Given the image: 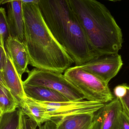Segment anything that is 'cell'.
I'll return each mask as SVG.
<instances>
[{
  "label": "cell",
  "mask_w": 129,
  "mask_h": 129,
  "mask_svg": "<svg viewBox=\"0 0 129 129\" xmlns=\"http://www.w3.org/2000/svg\"><path fill=\"white\" fill-rule=\"evenodd\" d=\"M22 11L23 43L28 54L29 64L38 69L64 73L73 61L49 30L38 5L23 3Z\"/></svg>",
  "instance_id": "obj_1"
},
{
  "label": "cell",
  "mask_w": 129,
  "mask_h": 129,
  "mask_svg": "<svg viewBox=\"0 0 129 129\" xmlns=\"http://www.w3.org/2000/svg\"><path fill=\"white\" fill-rule=\"evenodd\" d=\"M38 5L49 30L76 66L98 56L68 0H40Z\"/></svg>",
  "instance_id": "obj_2"
},
{
  "label": "cell",
  "mask_w": 129,
  "mask_h": 129,
  "mask_svg": "<svg viewBox=\"0 0 129 129\" xmlns=\"http://www.w3.org/2000/svg\"><path fill=\"white\" fill-rule=\"evenodd\" d=\"M68 1L94 51L99 56L118 53L122 33L107 8L96 0Z\"/></svg>",
  "instance_id": "obj_3"
},
{
  "label": "cell",
  "mask_w": 129,
  "mask_h": 129,
  "mask_svg": "<svg viewBox=\"0 0 129 129\" xmlns=\"http://www.w3.org/2000/svg\"><path fill=\"white\" fill-rule=\"evenodd\" d=\"M64 75L87 101L106 104L114 98L108 84L86 72L80 66L69 68L64 71Z\"/></svg>",
  "instance_id": "obj_4"
},
{
  "label": "cell",
  "mask_w": 129,
  "mask_h": 129,
  "mask_svg": "<svg viewBox=\"0 0 129 129\" xmlns=\"http://www.w3.org/2000/svg\"><path fill=\"white\" fill-rule=\"evenodd\" d=\"M23 85L39 86L52 89L63 95L69 101H82L85 97L65 78L64 74L35 68L29 71Z\"/></svg>",
  "instance_id": "obj_5"
},
{
  "label": "cell",
  "mask_w": 129,
  "mask_h": 129,
  "mask_svg": "<svg viewBox=\"0 0 129 129\" xmlns=\"http://www.w3.org/2000/svg\"><path fill=\"white\" fill-rule=\"evenodd\" d=\"M38 102L46 110L50 121L55 123L67 116L82 114H94L105 104L99 102L84 100L64 102Z\"/></svg>",
  "instance_id": "obj_6"
},
{
  "label": "cell",
  "mask_w": 129,
  "mask_h": 129,
  "mask_svg": "<svg viewBox=\"0 0 129 129\" xmlns=\"http://www.w3.org/2000/svg\"><path fill=\"white\" fill-rule=\"evenodd\" d=\"M123 64L121 55L116 53L101 55L79 66L108 84L117 75Z\"/></svg>",
  "instance_id": "obj_7"
},
{
  "label": "cell",
  "mask_w": 129,
  "mask_h": 129,
  "mask_svg": "<svg viewBox=\"0 0 129 129\" xmlns=\"http://www.w3.org/2000/svg\"><path fill=\"white\" fill-rule=\"evenodd\" d=\"M122 107L117 97L94 113L92 129H119Z\"/></svg>",
  "instance_id": "obj_8"
},
{
  "label": "cell",
  "mask_w": 129,
  "mask_h": 129,
  "mask_svg": "<svg viewBox=\"0 0 129 129\" xmlns=\"http://www.w3.org/2000/svg\"><path fill=\"white\" fill-rule=\"evenodd\" d=\"M7 4V20L10 36L23 42L24 22L22 1L5 0L2 4Z\"/></svg>",
  "instance_id": "obj_9"
},
{
  "label": "cell",
  "mask_w": 129,
  "mask_h": 129,
  "mask_svg": "<svg viewBox=\"0 0 129 129\" xmlns=\"http://www.w3.org/2000/svg\"><path fill=\"white\" fill-rule=\"evenodd\" d=\"M7 54L10 57L21 78L24 73L30 71L28 68L29 63L28 54L23 42L9 36L5 44Z\"/></svg>",
  "instance_id": "obj_10"
},
{
  "label": "cell",
  "mask_w": 129,
  "mask_h": 129,
  "mask_svg": "<svg viewBox=\"0 0 129 129\" xmlns=\"http://www.w3.org/2000/svg\"><path fill=\"white\" fill-rule=\"evenodd\" d=\"M2 72L7 86L17 99L20 105L26 96L23 90L22 78L19 76L12 60L8 55Z\"/></svg>",
  "instance_id": "obj_11"
},
{
  "label": "cell",
  "mask_w": 129,
  "mask_h": 129,
  "mask_svg": "<svg viewBox=\"0 0 129 129\" xmlns=\"http://www.w3.org/2000/svg\"><path fill=\"white\" fill-rule=\"evenodd\" d=\"M26 96L39 102H59L69 101L68 99L59 92L42 86L23 85Z\"/></svg>",
  "instance_id": "obj_12"
},
{
  "label": "cell",
  "mask_w": 129,
  "mask_h": 129,
  "mask_svg": "<svg viewBox=\"0 0 129 129\" xmlns=\"http://www.w3.org/2000/svg\"><path fill=\"white\" fill-rule=\"evenodd\" d=\"M24 115L36 122L39 127L50 119L44 108L38 102L26 96L20 104Z\"/></svg>",
  "instance_id": "obj_13"
},
{
  "label": "cell",
  "mask_w": 129,
  "mask_h": 129,
  "mask_svg": "<svg viewBox=\"0 0 129 129\" xmlns=\"http://www.w3.org/2000/svg\"><path fill=\"white\" fill-rule=\"evenodd\" d=\"M93 115L82 114L65 117L55 123L56 129H92Z\"/></svg>",
  "instance_id": "obj_14"
},
{
  "label": "cell",
  "mask_w": 129,
  "mask_h": 129,
  "mask_svg": "<svg viewBox=\"0 0 129 129\" xmlns=\"http://www.w3.org/2000/svg\"><path fill=\"white\" fill-rule=\"evenodd\" d=\"M23 115L20 107L12 112L3 113L0 118V129H22Z\"/></svg>",
  "instance_id": "obj_15"
},
{
  "label": "cell",
  "mask_w": 129,
  "mask_h": 129,
  "mask_svg": "<svg viewBox=\"0 0 129 129\" xmlns=\"http://www.w3.org/2000/svg\"><path fill=\"white\" fill-rule=\"evenodd\" d=\"M19 107L18 101L10 89L0 84V109L3 113L12 112Z\"/></svg>",
  "instance_id": "obj_16"
},
{
  "label": "cell",
  "mask_w": 129,
  "mask_h": 129,
  "mask_svg": "<svg viewBox=\"0 0 129 129\" xmlns=\"http://www.w3.org/2000/svg\"><path fill=\"white\" fill-rule=\"evenodd\" d=\"M10 36L9 28L5 9L0 7V46L5 47V44Z\"/></svg>",
  "instance_id": "obj_17"
},
{
  "label": "cell",
  "mask_w": 129,
  "mask_h": 129,
  "mask_svg": "<svg viewBox=\"0 0 129 129\" xmlns=\"http://www.w3.org/2000/svg\"><path fill=\"white\" fill-rule=\"evenodd\" d=\"M126 91L123 97L119 98L122 107L123 111L129 118V85L125 84Z\"/></svg>",
  "instance_id": "obj_18"
},
{
  "label": "cell",
  "mask_w": 129,
  "mask_h": 129,
  "mask_svg": "<svg viewBox=\"0 0 129 129\" xmlns=\"http://www.w3.org/2000/svg\"><path fill=\"white\" fill-rule=\"evenodd\" d=\"M22 125L24 129H36L38 126L36 122L33 121L29 118H27L23 114L22 117Z\"/></svg>",
  "instance_id": "obj_19"
},
{
  "label": "cell",
  "mask_w": 129,
  "mask_h": 129,
  "mask_svg": "<svg viewBox=\"0 0 129 129\" xmlns=\"http://www.w3.org/2000/svg\"><path fill=\"white\" fill-rule=\"evenodd\" d=\"M119 129H129V118L123 111L120 116Z\"/></svg>",
  "instance_id": "obj_20"
},
{
  "label": "cell",
  "mask_w": 129,
  "mask_h": 129,
  "mask_svg": "<svg viewBox=\"0 0 129 129\" xmlns=\"http://www.w3.org/2000/svg\"><path fill=\"white\" fill-rule=\"evenodd\" d=\"M126 91V88L125 84L116 86L114 89V92L116 97L120 98L123 97Z\"/></svg>",
  "instance_id": "obj_21"
},
{
  "label": "cell",
  "mask_w": 129,
  "mask_h": 129,
  "mask_svg": "<svg viewBox=\"0 0 129 129\" xmlns=\"http://www.w3.org/2000/svg\"><path fill=\"white\" fill-rule=\"evenodd\" d=\"M7 54L5 47L0 46V69L3 70L6 60H7Z\"/></svg>",
  "instance_id": "obj_22"
},
{
  "label": "cell",
  "mask_w": 129,
  "mask_h": 129,
  "mask_svg": "<svg viewBox=\"0 0 129 129\" xmlns=\"http://www.w3.org/2000/svg\"><path fill=\"white\" fill-rule=\"evenodd\" d=\"M56 123L51 121H48L39 126V129H56Z\"/></svg>",
  "instance_id": "obj_23"
},
{
  "label": "cell",
  "mask_w": 129,
  "mask_h": 129,
  "mask_svg": "<svg viewBox=\"0 0 129 129\" xmlns=\"http://www.w3.org/2000/svg\"><path fill=\"white\" fill-rule=\"evenodd\" d=\"M22 4H38L40 0H21Z\"/></svg>",
  "instance_id": "obj_24"
},
{
  "label": "cell",
  "mask_w": 129,
  "mask_h": 129,
  "mask_svg": "<svg viewBox=\"0 0 129 129\" xmlns=\"http://www.w3.org/2000/svg\"><path fill=\"white\" fill-rule=\"evenodd\" d=\"M0 84H2L5 86H7L5 82L4 79V77H3V73H2V70L0 69Z\"/></svg>",
  "instance_id": "obj_25"
},
{
  "label": "cell",
  "mask_w": 129,
  "mask_h": 129,
  "mask_svg": "<svg viewBox=\"0 0 129 129\" xmlns=\"http://www.w3.org/2000/svg\"><path fill=\"white\" fill-rule=\"evenodd\" d=\"M107 1H111L114 2H116L117 1H120L122 0H107Z\"/></svg>",
  "instance_id": "obj_26"
},
{
  "label": "cell",
  "mask_w": 129,
  "mask_h": 129,
  "mask_svg": "<svg viewBox=\"0 0 129 129\" xmlns=\"http://www.w3.org/2000/svg\"><path fill=\"white\" fill-rule=\"evenodd\" d=\"M5 0H0V5L2 4V3Z\"/></svg>",
  "instance_id": "obj_27"
},
{
  "label": "cell",
  "mask_w": 129,
  "mask_h": 129,
  "mask_svg": "<svg viewBox=\"0 0 129 129\" xmlns=\"http://www.w3.org/2000/svg\"><path fill=\"white\" fill-rule=\"evenodd\" d=\"M3 113V112L0 109V118H1V116L2 114Z\"/></svg>",
  "instance_id": "obj_28"
},
{
  "label": "cell",
  "mask_w": 129,
  "mask_h": 129,
  "mask_svg": "<svg viewBox=\"0 0 129 129\" xmlns=\"http://www.w3.org/2000/svg\"><path fill=\"white\" fill-rule=\"evenodd\" d=\"M22 129H23V125H22Z\"/></svg>",
  "instance_id": "obj_29"
},
{
  "label": "cell",
  "mask_w": 129,
  "mask_h": 129,
  "mask_svg": "<svg viewBox=\"0 0 129 129\" xmlns=\"http://www.w3.org/2000/svg\"></svg>",
  "instance_id": "obj_30"
}]
</instances>
